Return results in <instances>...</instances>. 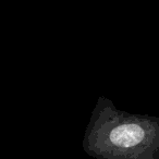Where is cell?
Masks as SVG:
<instances>
[{"instance_id":"obj_1","label":"cell","mask_w":159,"mask_h":159,"mask_svg":"<svg viewBox=\"0 0 159 159\" xmlns=\"http://www.w3.org/2000/svg\"><path fill=\"white\" fill-rule=\"evenodd\" d=\"M82 147L95 159H159V117L130 113L99 96Z\"/></svg>"}]
</instances>
